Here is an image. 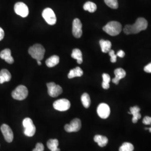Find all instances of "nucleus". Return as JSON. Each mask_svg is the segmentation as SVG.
Returning a JSON list of instances; mask_svg holds the SVG:
<instances>
[{
  "mask_svg": "<svg viewBox=\"0 0 151 151\" xmlns=\"http://www.w3.org/2000/svg\"><path fill=\"white\" fill-rule=\"evenodd\" d=\"M47 147L51 151H60V148H58L59 142L57 139H51L47 142Z\"/></svg>",
  "mask_w": 151,
  "mask_h": 151,
  "instance_id": "obj_19",
  "label": "nucleus"
},
{
  "mask_svg": "<svg viewBox=\"0 0 151 151\" xmlns=\"http://www.w3.org/2000/svg\"><path fill=\"white\" fill-rule=\"evenodd\" d=\"M37 63H38V65H40L41 64H42L40 60H37Z\"/></svg>",
  "mask_w": 151,
  "mask_h": 151,
  "instance_id": "obj_35",
  "label": "nucleus"
},
{
  "mask_svg": "<svg viewBox=\"0 0 151 151\" xmlns=\"http://www.w3.org/2000/svg\"><path fill=\"white\" fill-rule=\"evenodd\" d=\"M83 72L81 68L79 67H77L75 68L72 69L70 71L68 75V78L70 79L76 77H81L83 75Z\"/></svg>",
  "mask_w": 151,
  "mask_h": 151,
  "instance_id": "obj_22",
  "label": "nucleus"
},
{
  "mask_svg": "<svg viewBox=\"0 0 151 151\" xmlns=\"http://www.w3.org/2000/svg\"><path fill=\"white\" fill-rule=\"evenodd\" d=\"M81 101L85 108H88L91 104V99L87 93H84L81 96Z\"/></svg>",
  "mask_w": 151,
  "mask_h": 151,
  "instance_id": "obj_25",
  "label": "nucleus"
},
{
  "mask_svg": "<svg viewBox=\"0 0 151 151\" xmlns=\"http://www.w3.org/2000/svg\"><path fill=\"white\" fill-rule=\"evenodd\" d=\"M93 139L95 142L97 143L98 145L101 147H104L108 144V138L103 135H96L94 137Z\"/></svg>",
  "mask_w": 151,
  "mask_h": 151,
  "instance_id": "obj_18",
  "label": "nucleus"
},
{
  "mask_svg": "<svg viewBox=\"0 0 151 151\" xmlns=\"http://www.w3.org/2000/svg\"><path fill=\"white\" fill-rule=\"evenodd\" d=\"M133 150L134 146L129 142H124L119 148V151H133Z\"/></svg>",
  "mask_w": 151,
  "mask_h": 151,
  "instance_id": "obj_27",
  "label": "nucleus"
},
{
  "mask_svg": "<svg viewBox=\"0 0 151 151\" xmlns=\"http://www.w3.org/2000/svg\"><path fill=\"white\" fill-rule=\"evenodd\" d=\"M140 110V108L137 106L130 108V114L133 115L132 122L133 123H136L138 122V120L141 118V115L139 113Z\"/></svg>",
  "mask_w": 151,
  "mask_h": 151,
  "instance_id": "obj_16",
  "label": "nucleus"
},
{
  "mask_svg": "<svg viewBox=\"0 0 151 151\" xmlns=\"http://www.w3.org/2000/svg\"><path fill=\"white\" fill-rule=\"evenodd\" d=\"M11 79V73L7 70L3 69L0 71V84H2L5 82H9Z\"/></svg>",
  "mask_w": 151,
  "mask_h": 151,
  "instance_id": "obj_17",
  "label": "nucleus"
},
{
  "mask_svg": "<svg viewBox=\"0 0 151 151\" xmlns=\"http://www.w3.org/2000/svg\"><path fill=\"white\" fill-rule=\"evenodd\" d=\"M81 128V122L80 119H73L70 124H66L65 126V129L67 132H77L79 131Z\"/></svg>",
  "mask_w": 151,
  "mask_h": 151,
  "instance_id": "obj_10",
  "label": "nucleus"
},
{
  "mask_svg": "<svg viewBox=\"0 0 151 151\" xmlns=\"http://www.w3.org/2000/svg\"><path fill=\"white\" fill-rule=\"evenodd\" d=\"M1 130L5 139L8 143H11L14 139V133L11 128L7 124H2L1 127Z\"/></svg>",
  "mask_w": 151,
  "mask_h": 151,
  "instance_id": "obj_12",
  "label": "nucleus"
},
{
  "mask_svg": "<svg viewBox=\"0 0 151 151\" xmlns=\"http://www.w3.org/2000/svg\"><path fill=\"white\" fill-rule=\"evenodd\" d=\"M99 43L103 53H108L111 50V43L110 41L101 39Z\"/></svg>",
  "mask_w": 151,
  "mask_h": 151,
  "instance_id": "obj_21",
  "label": "nucleus"
},
{
  "mask_svg": "<svg viewBox=\"0 0 151 151\" xmlns=\"http://www.w3.org/2000/svg\"><path fill=\"white\" fill-rule=\"evenodd\" d=\"M148 27V22L145 18L139 17L137 19L133 25H127L124 27V32L127 34H138L141 31L145 30Z\"/></svg>",
  "mask_w": 151,
  "mask_h": 151,
  "instance_id": "obj_1",
  "label": "nucleus"
},
{
  "mask_svg": "<svg viewBox=\"0 0 151 151\" xmlns=\"http://www.w3.org/2000/svg\"><path fill=\"white\" fill-rule=\"evenodd\" d=\"M103 81L102 83V87L105 90H107L109 87V82L111 80L110 76L108 75V73H103Z\"/></svg>",
  "mask_w": 151,
  "mask_h": 151,
  "instance_id": "obj_26",
  "label": "nucleus"
},
{
  "mask_svg": "<svg viewBox=\"0 0 151 151\" xmlns=\"http://www.w3.org/2000/svg\"><path fill=\"white\" fill-rule=\"evenodd\" d=\"M144 70L147 73H151V63L148 64L144 68Z\"/></svg>",
  "mask_w": 151,
  "mask_h": 151,
  "instance_id": "obj_32",
  "label": "nucleus"
},
{
  "mask_svg": "<svg viewBox=\"0 0 151 151\" xmlns=\"http://www.w3.org/2000/svg\"><path fill=\"white\" fill-rule=\"evenodd\" d=\"M60 62V57L58 55H54L51 56L48 59L46 60L45 63L48 67H53L56 65H58Z\"/></svg>",
  "mask_w": 151,
  "mask_h": 151,
  "instance_id": "obj_20",
  "label": "nucleus"
},
{
  "mask_svg": "<svg viewBox=\"0 0 151 151\" xmlns=\"http://www.w3.org/2000/svg\"><path fill=\"white\" fill-rule=\"evenodd\" d=\"M4 35H5L4 31L1 27H0V41L4 39Z\"/></svg>",
  "mask_w": 151,
  "mask_h": 151,
  "instance_id": "obj_34",
  "label": "nucleus"
},
{
  "mask_svg": "<svg viewBox=\"0 0 151 151\" xmlns=\"http://www.w3.org/2000/svg\"><path fill=\"white\" fill-rule=\"evenodd\" d=\"M145 129L149 130H150V133H151V128H145Z\"/></svg>",
  "mask_w": 151,
  "mask_h": 151,
  "instance_id": "obj_36",
  "label": "nucleus"
},
{
  "mask_svg": "<svg viewBox=\"0 0 151 151\" xmlns=\"http://www.w3.org/2000/svg\"><path fill=\"white\" fill-rule=\"evenodd\" d=\"M104 1L106 5L111 9H116L118 8V0H104Z\"/></svg>",
  "mask_w": 151,
  "mask_h": 151,
  "instance_id": "obj_28",
  "label": "nucleus"
},
{
  "mask_svg": "<svg viewBox=\"0 0 151 151\" xmlns=\"http://www.w3.org/2000/svg\"><path fill=\"white\" fill-rule=\"evenodd\" d=\"M48 88V93L50 96L52 97H56L60 95L63 91L62 88L55 84L54 82H50L47 84Z\"/></svg>",
  "mask_w": 151,
  "mask_h": 151,
  "instance_id": "obj_7",
  "label": "nucleus"
},
{
  "mask_svg": "<svg viewBox=\"0 0 151 151\" xmlns=\"http://www.w3.org/2000/svg\"><path fill=\"white\" fill-rule=\"evenodd\" d=\"M42 16L49 25H53L57 22V17L54 11L50 8H47L42 12Z\"/></svg>",
  "mask_w": 151,
  "mask_h": 151,
  "instance_id": "obj_6",
  "label": "nucleus"
},
{
  "mask_svg": "<svg viewBox=\"0 0 151 151\" xmlns=\"http://www.w3.org/2000/svg\"><path fill=\"white\" fill-rule=\"evenodd\" d=\"M122 30L121 24L118 22H109L103 27V30L111 36H116L119 35Z\"/></svg>",
  "mask_w": 151,
  "mask_h": 151,
  "instance_id": "obj_2",
  "label": "nucleus"
},
{
  "mask_svg": "<svg viewBox=\"0 0 151 151\" xmlns=\"http://www.w3.org/2000/svg\"><path fill=\"white\" fill-rule=\"evenodd\" d=\"M143 123L146 125H151V117L147 116L143 120Z\"/></svg>",
  "mask_w": 151,
  "mask_h": 151,
  "instance_id": "obj_31",
  "label": "nucleus"
},
{
  "mask_svg": "<svg viewBox=\"0 0 151 151\" xmlns=\"http://www.w3.org/2000/svg\"><path fill=\"white\" fill-rule=\"evenodd\" d=\"M83 9L85 11H88L90 12H94L97 9L96 5L90 1H88L86 2L83 5Z\"/></svg>",
  "mask_w": 151,
  "mask_h": 151,
  "instance_id": "obj_24",
  "label": "nucleus"
},
{
  "mask_svg": "<svg viewBox=\"0 0 151 151\" xmlns=\"http://www.w3.org/2000/svg\"><path fill=\"white\" fill-rule=\"evenodd\" d=\"M12 97L17 100H23L27 97L28 95V90L27 87L20 85L12 92Z\"/></svg>",
  "mask_w": 151,
  "mask_h": 151,
  "instance_id": "obj_4",
  "label": "nucleus"
},
{
  "mask_svg": "<svg viewBox=\"0 0 151 151\" xmlns=\"http://www.w3.org/2000/svg\"><path fill=\"white\" fill-rule=\"evenodd\" d=\"M45 49L43 45L39 44H36L30 47L28 52L34 59L37 60H42L44 58L45 54Z\"/></svg>",
  "mask_w": 151,
  "mask_h": 151,
  "instance_id": "obj_3",
  "label": "nucleus"
},
{
  "mask_svg": "<svg viewBox=\"0 0 151 151\" xmlns=\"http://www.w3.org/2000/svg\"><path fill=\"white\" fill-rule=\"evenodd\" d=\"M97 113L101 118L106 119L110 115V109L108 104L101 103L97 107Z\"/></svg>",
  "mask_w": 151,
  "mask_h": 151,
  "instance_id": "obj_11",
  "label": "nucleus"
},
{
  "mask_svg": "<svg viewBox=\"0 0 151 151\" xmlns=\"http://www.w3.org/2000/svg\"><path fill=\"white\" fill-rule=\"evenodd\" d=\"M14 10L17 15L22 17H26L29 15V9L27 5L22 2L16 3L14 6Z\"/></svg>",
  "mask_w": 151,
  "mask_h": 151,
  "instance_id": "obj_9",
  "label": "nucleus"
},
{
  "mask_svg": "<svg viewBox=\"0 0 151 151\" xmlns=\"http://www.w3.org/2000/svg\"><path fill=\"white\" fill-rule=\"evenodd\" d=\"M22 124L24 127V134L29 137L34 136L36 132V128L32 120L29 118H25L22 122Z\"/></svg>",
  "mask_w": 151,
  "mask_h": 151,
  "instance_id": "obj_5",
  "label": "nucleus"
},
{
  "mask_svg": "<svg viewBox=\"0 0 151 151\" xmlns=\"http://www.w3.org/2000/svg\"><path fill=\"white\" fill-rule=\"evenodd\" d=\"M54 109L60 111H65L68 110L70 107V103L69 100L65 99H62L56 100L53 103Z\"/></svg>",
  "mask_w": 151,
  "mask_h": 151,
  "instance_id": "obj_8",
  "label": "nucleus"
},
{
  "mask_svg": "<svg viewBox=\"0 0 151 151\" xmlns=\"http://www.w3.org/2000/svg\"><path fill=\"white\" fill-rule=\"evenodd\" d=\"M82 25L80 20L78 19H75L73 20L72 24V34L75 38H81L82 35Z\"/></svg>",
  "mask_w": 151,
  "mask_h": 151,
  "instance_id": "obj_13",
  "label": "nucleus"
},
{
  "mask_svg": "<svg viewBox=\"0 0 151 151\" xmlns=\"http://www.w3.org/2000/svg\"><path fill=\"white\" fill-rule=\"evenodd\" d=\"M44 147L42 143H38L36 145L35 148L32 150V151H44Z\"/></svg>",
  "mask_w": 151,
  "mask_h": 151,
  "instance_id": "obj_30",
  "label": "nucleus"
},
{
  "mask_svg": "<svg viewBox=\"0 0 151 151\" xmlns=\"http://www.w3.org/2000/svg\"><path fill=\"white\" fill-rule=\"evenodd\" d=\"M71 57L77 60V62L78 64H81L83 62L82 60V54L81 50L79 49H74L72 50Z\"/></svg>",
  "mask_w": 151,
  "mask_h": 151,
  "instance_id": "obj_23",
  "label": "nucleus"
},
{
  "mask_svg": "<svg viewBox=\"0 0 151 151\" xmlns=\"http://www.w3.org/2000/svg\"><path fill=\"white\" fill-rule=\"evenodd\" d=\"M116 55L118 57H119L120 58H123L124 56H125V53H124V51L122 50H120L118 52Z\"/></svg>",
  "mask_w": 151,
  "mask_h": 151,
  "instance_id": "obj_33",
  "label": "nucleus"
},
{
  "mask_svg": "<svg viewBox=\"0 0 151 151\" xmlns=\"http://www.w3.org/2000/svg\"><path fill=\"white\" fill-rule=\"evenodd\" d=\"M114 74L115 75V77L112 80V82L118 85L119 83V81L125 77L126 72L123 69L119 68L115 70Z\"/></svg>",
  "mask_w": 151,
  "mask_h": 151,
  "instance_id": "obj_15",
  "label": "nucleus"
},
{
  "mask_svg": "<svg viewBox=\"0 0 151 151\" xmlns=\"http://www.w3.org/2000/svg\"><path fill=\"white\" fill-rule=\"evenodd\" d=\"M109 55L110 56V58H111V60L110 61L112 63H115L116 62V57H117V55L116 54H115V52L113 50H110L109 52Z\"/></svg>",
  "mask_w": 151,
  "mask_h": 151,
  "instance_id": "obj_29",
  "label": "nucleus"
},
{
  "mask_svg": "<svg viewBox=\"0 0 151 151\" xmlns=\"http://www.w3.org/2000/svg\"><path fill=\"white\" fill-rule=\"evenodd\" d=\"M0 57L4 60L9 64H12L14 62V60L11 56V50L10 49H5L0 53Z\"/></svg>",
  "mask_w": 151,
  "mask_h": 151,
  "instance_id": "obj_14",
  "label": "nucleus"
}]
</instances>
